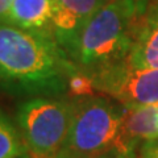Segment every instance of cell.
Masks as SVG:
<instances>
[{
	"label": "cell",
	"mask_w": 158,
	"mask_h": 158,
	"mask_svg": "<svg viewBox=\"0 0 158 158\" xmlns=\"http://www.w3.org/2000/svg\"><path fill=\"white\" fill-rule=\"evenodd\" d=\"M79 69L53 34L0 23V88L12 95L58 96Z\"/></svg>",
	"instance_id": "cell-1"
},
{
	"label": "cell",
	"mask_w": 158,
	"mask_h": 158,
	"mask_svg": "<svg viewBox=\"0 0 158 158\" xmlns=\"http://www.w3.org/2000/svg\"><path fill=\"white\" fill-rule=\"evenodd\" d=\"M140 16L132 0H110L82 31L70 59L87 75L127 61Z\"/></svg>",
	"instance_id": "cell-2"
},
{
	"label": "cell",
	"mask_w": 158,
	"mask_h": 158,
	"mask_svg": "<svg viewBox=\"0 0 158 158\" xmlns=\"http://www.w3.org/2000/svg\"><path fill=\"white\" fill-rule=\"evenodd\" d=\"M65 145L57 158H88L112 150L121 129L124 106L96 95L77 96Z\"/></svg>",
	"instance_id": "cell-3"
},
{
	"label": "cell",
	"mask_w": 158,
	"mask_h": 158,
	"mask_svg": "<svg viewBox=\"0 0 158 158\" xmlns=\"http://www.w3.org/2000/svg\"><path fill=\"white\" fill-rule=\"evenodd\" d=\"M74 104L58 96H36L17 107L16 124L32 158H57L65 145Z\"/></svg>",
	"instance_id": "cell-4"
},
{
	"label": "cell",
	"mask_w": 158,
	"mask_h": 158,
	"mask_svg": "<svg viewBox=\"0 0 158 158\" xmlns=\"http://www.w3.org/2000/svg\"><path fill=\"white\" fill-rule=\"evenodd\" d=\"M88 77L94 90L124 107L158 104V67L137 69L124 61Z\"/></svg>",
	"instance_id": "cell-5"
},
{
	"label": "cell",
	"mask_w": 158,
	"mask_h": 158,
	"mask_svg": "<svg viewBox=\"0 0 158 158\" xmlns=\"http://www.w3.org/2000/svg\"><path fill=\"white\" fill-rule=\"evenodd\" d=\"M110 0H54L53 36L70 57L82 31Z\"/></svg>",
	"instance_id": "cell-6"
},
{
	"label": "cell",
	"mask_w": 158,
	"mask_h": 158,
	"mask_svg": "<svg viewBox=\"0 0 158 158\" xmlns=\"http://www.w3.org/2000/svg\"><path fill=\"white\" fill-rule=\"evenodd\" d=\"M158 140V104L124 107L120 135L113 146L117 158H138L141 144Z\"/></svg>",
	"instance_id": "cell-7"
},
{
	"label": "cell",
	"mask_w": 158,
	"mask_h": 158,
	"mask_svg": "<svg viewBox=\"0 0 158 158\" xmlns=\"http://www.w3.org/2000/svg\"><path fill=\"white\" fill-rule=\"evenodd\" d=\"M137 69L158 67V0H150L137 20L131 52L125 61Z\"/></svg>",
	"instance_id": "cell-8"
},
{
	"label": "cell",
	"mask_w": 158,
	"mask_h": 158,
	"mask_svg": "<svg viewBox=\"0 0 158 158\" xmlns=\"http://www.w3.org/2000/svg\"><path fill=\"white\" fill-rule=\"evenodd\" d=\"M53 13L54 0H13L4 23L29 32L53 34Z\"/></svg>",
	"instance_id": "cell-9"
},
{
	"label": "cell",
	"mask_w": 158,
	"mask_h": 158,
	"mask_svg": "<svg viewBox=\"0 0 158 158\" xmlns=\"http://www.w3.org/2000/svg\"><path fill=\"white\" fill-rule=\"evenodd\" d=\"M27 154V148L17 125L0 111V158H19Z\"/></svg>",
	"instance_id": "cell-10"
},
{
	"label": "cell",
	"mask_w": 158,
	"mask_h": 158,
	"mask_svg": "<svg viewBox=\"0 0 158 158\" xmlns=\"http://www.w3.org/2000/svg\"><path fill=\"white\" fill-rule=\"evenodd\" d=\"M138 158H158V140L141 144L138 149Z\"/></svg>",
	"instance_id": "cell-11"
},
{
	"label": "cell",
	"mask_w": 158,
	"mask_h": 158,
	"mask_svg": "<svg viewBox=\"0 0 158 158\" xmlns=\"http://www.w3.org/2000/svg\"><path fill=\"white\" fill-rule=\"evenodd\" d=\"M13 0H0V23H4L12 7Z\"/></svg>",
	"instance_id": "cell-12"
},
{
	"label": "cell",
	"mask_w": 158,
	"mask_h": 158,
	"mask_svg": "<svg viewBox=\"0 0 158 158\" xmlns=\"http://www.w3.org/2000/svg\"><path fill=\"white\" fill-rule=\"evenodd\" d=\"M133 3L136 4V7L138 8V11L141 12V15L145 12V9L148 8V6H149L150 0H132Z\"/></svg>",
	"instance_id": "cell-13"
},
{
	"label": "cell",
	"mask_w": 158,
	"mask_h": 158,
	"mask_svg": "<svg viewBox=\"0 0 158 158\" xmlns=\"http://www.w3.org/2000/svg\"><path fill=\"white\" fill-rule=\"evenodd\" d=\"M88 158H117V156L115 154L113 150H108V152L100 153V154H96V156H92V157H88Z\"/></svg>",
	"instance_id": "cell-14"
},
{
	"label": "cell",
	"mask_w": 158,
	"mask_h": 158,
	"mask_svg": "<svg viewBox=\"0 0 158 158\" xmlns=\"http://www.w3.org/2000/svg\"><path fill=\"white\" fill-rule=\"evenodd\" d=\"M19 158H32V157H29V156L27 154V156H23V157H19Z\"/></svg>",
	"instance_id": "cell-15"
}]
</instances>
